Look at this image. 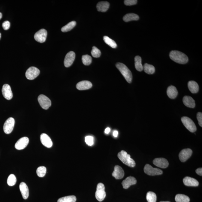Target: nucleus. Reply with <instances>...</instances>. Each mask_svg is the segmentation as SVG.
Returning a JSON list of instances; mask_svg holds the SVG:
<instances>
[{
	"instance_id": "f257e3e1",
	"label": "nucleus",
	"mask_w": 202,
	"mask_h": 202,
	"mask_svg": "<svg viewBox=\"0 0 202 202\" xmlns=\"http://www.w3.org/2000/svg\"><path fill=\"white\" fill-rule=\"evenodd\" d=\"M169 56L171 60L180 64H185L188 61L187 56L180 51H172L170 53Z\"/></svg>"
},
{
	"instance_id": "f03ea898",
	"label": "nucleus",
	"mask_w": 202,
	"mask_h": 202,
	"mask_svg": "<svg viewBox=\"0 0 202 202\" xmlns=\"http://www.w3.org/2000/svg\"><path fill=\"white\" fill-rule=\"evenodd\" d=\"M118 156L120 160L127 166L134 167L136 165L135 161L131 158L130 155L128 154L126 152L121 151L118 153Z\"/></svg>"
},
{
	"instance_id": "7ed1b4c3",
	"label": "nucleus",
	"mask_w": 202,
	"mask_h": 202,
	"mask_svg": "<svg viewBox=\"0 0 202 202\" xmlns=\"http://www.w3.org/2000/svg\"><path fill=\"white\" fill-rule=\"evenodd\" d=\"M116 66L122 75L124 76L128 83H131L133 76L131 72L127 67L124 64L121 63H117Z\"/></svg>"
},
{
	"instance_id": "20e7f679",
	"label": "nucleus",
	"mask_w": 202,
	"mask_h": 202,
	"mask_svg": "<svg viewBox=\"0 0 202 202\" xmlns=\"http://www.w3.org/2000/svg\"><path fill=\"white\" fill-rule=\"evenodd\" d=\"M95 198L98 201H102L106 197V193L105 191V186L103 183L98 184L95 194Z\"/></svg>"
},
{
	"instance_id": "39448f33",
	"label": "nucleus",
	"mask_w": 202,
	"mask_h": 202,
	"mask_svg": "<svg viewBox=\"0 0 202 202\" xmlns=\"http://www.w3.org/2000/svg\"><path fill=\"white\" fill-rule=\"evenodd\" d=\"M182 123L189 131L194 133L197 130V127L193 121L188 117L184 116L181 118Z\"/></svg>"
},
{
	"instance_id": "423d86ee",
	"label": "nucleus",
	"mask_w": 202,
	"mask_h": 202,
	"mask_svg": "<svg viewBox=\"0 0 202 202\" xmlns=\"http://www.w3.org/2000/svg\"><path fill=\"white\" fill-rule=\"evenodd\" d=\"M144 172L149 176L160 175L163 172L161 170L157 168H154L149 164H146L144 168Z\"/></svg>"
},
{
	"instance_id": "0eeeda50",
	"label": "nucleus",
	"mask_w": 202,
	"mask_h": 202,
	"mask_svg": "<svg viewBox=\"0 0 202 202\" xmlns=\"http://www.w3.org/2000/svg\"><path fill=\"white\" fill-rule=\"evenodd\" d=\"M39 104L42 108L47 110L50 107L51 105V100L45 95H41L38 98Z\"/></svg>"
},
{
	"instance_id": "6e6552de",
	"label": "nucleus",
	"mask_w": 202,
	"mask_h": 202,
	"mask_svg": "<svg viewBox=\"0 0 202 202\" xmlns=\"http://www.w3.org/2000/svg\"><path fill=\"white\" fill-rule=\"evenodd\" d=\"M40 72V71L37 68L31 67L26 72V77L29 80H33L39 76Z\"/></svg>"
},
{
	"instance_id": "1a4fd4ad",
	"label": "nucleus",
	"mask_w": 202,
	"mask_h": 202,
	"mask_svg": "<svg viewBox=\"0 0 202 202\" xmlns=\"http://www.w3.org/2000/svg\"><path fill=\"white\" fill-rule=\"evenodd\" d=\"M15 125V120L13 118L10 117L8 118L4 124V132L6 134H9L13 131Z\"/></svg>"
},
{
	"instance_id": "9d476101",
	"label": "nucleus",
	"mask_w": 202,
	"mask_h": 202,
	"mask_svg": "<svg viewBox=\"0 0 202 202\" xmlns=\"http://www.w3.org/2000/svg\"><path fill=\"white\" fill-rule=\"evenodd\" d=\"M47 32L44 29H41L35 34L34 38L36 41L40 43H44L46 40Z\"/></svg>"
},
{
	"instance_id": "9b49d317",
	"label": "nucleus",
	"mask_w": 202,
	"mask_h": 202,
	"mask_svg": "<svg viewBox=\"0 0 202 202\" xmlns=\"http://www.w3.org/2000/svg\"><path fill=\"white\" fill-rule=\"evenodd\" d=\"M192 150L190 149H183L179 153V159L182 162L186 161L192 155Z\"/></svg>"
},
{
	"instance_id": "f8f14e48",
	"label": "nucleus",
	"mask_w": 202,
	"mask_h": 202,
	"mask_svg": "<svg viewBox=\"0 0 202 202\" xmlns=\"http://www.w3.org/2000/svg\"><path fill=\"white\" fill-rule=\"evenodd\" d=\"M29 142V138L26 137L21 138L15 144V148L19 150L23 149L28 145Z\"/></svg>"
},
{
	"instance_id": "ddd939ff",
	"label": "nucleus",
	"mask_w": 202,
	"mask_h": 202,
	"mask_svg": "<svg viewBox=\"0 0 202 202\" xmlns=\"http://www.w3.org/2000/svg\"><path fill=\"white\" fill-rule=\"evenodd\" d=\"M75 58V53L73 51H70L66 54L65 57L64 65L66 68L69 67L73 63Z\"/></svg>"
},
{
	"instance_id": "4468645a",
	"label": "nucleus",
	"mask_w": 202,
	"mask_h": 202,
	"mask_svg": "<svg viewBox=\"0 0 202 202\" xmlns=\"http://www.w3.org/2000/svg\"><path fill=\"white\" fill-rule=\"evenodd\" d=\"M2 91L3 96L6 99L10 100L13 98V94L10 85L4 84L3 86Z\"/></svg>"
},
{
	"instance_id": "2eb2a0df",
	"label": "nucleus",
	"mask_w": 202,
	"mask_h": 202,
	"mask_svg": "<svg viewBox=\"0 0 202 202\" xmlns=\"http://www.w3.org/2000/svg\"><path fill=\"white\" fill-rule=\"evenodd\" d=\"M153 162L156 166L162 168H166L169 165L168 161L164 158H156L153 160Z\"/></svg>"
},
{
	"instance_id": "dca6fc26",
	"label": "nucleus",
	"mask_w": 202,
	"mask_h": 202,
	"mask_svg": "<svg viewBox=\"0 0 202 202\" xmlns=\"http://www.w3.org/2000/svg\"><path fill=\"white\" fill-rule=\"evenodd\" d=\"M40 140L42 145L47 148H50L52 146V141L50 137L46 134H42L40 136Z\"/></svg>"
},
{
	"instance_id": "f3484780",
	"label": "nucleus",
	"mask_w": 202,
	"mask_h": 202,
	"mask_svg": "<svg viewBox=\"0 0 202 202\" xmlns=\"http://www.w3.org/2000/svg\"><path fill=\"white\" fill-rule=\"evenodd\" d=\"M112 175L116 179H121L123 178L124 176L123 169L119 165H116L115 167L114 170Z\"/></svg>"
},
{
	"instance_id": "a211bd4d",
	"label": "nucleus",
	"mask_w": 202,
	"mask_h": 202,
	"mask_svg": "<svg viewBox=\"0 0 202 202\" xmlns=\"http://www.w3.org/2000/svg\"><path fill=\"white\" fill-rule=\"evenodd\" d=\"M92 83L88 80H83L77 83L76 87L80 90H87L91 89L92 86Z\"/></svg>"
},
{
	"instance_id": "6ab92c4d",
	"label": "nucleus",
	"mask_w": 202,
	"mask_h": 202,
	"mask_svg": "<svg viewBox=\"0 0 202 202\" xmlns=\"http://www.w3.org/2000/svg\"><path fill=\"white\" fill-rule=\"evenodd\" d=\"M137 183V180L135 177L132 176L127 177L123 181L122 184L124 189H127L132 185H135Z\"/></svg>"
},
{
	"instance_id": "aec40b11",
	"label": "nucleus",
	"mask_w": 202,
	"mask_h": 202,
	"mask_svg": "<svg viewBox=\"0 0 202 202\" xmlns=\"http://www.w3.org/2000/svg\"><path fill=\"white\" fill-rule=\"evenodd\" d=\"M183 183L185 186H198L199 182L196 179L193 178L186 177L183 179Z\"/></svg>"
},
{
	"instance_id": "412c9836",
	"label": "nucleus",
	"mask_w": 202,
	"mask_h": 202,
	"mask_svg": "<svg viewBox=\"0 0 202 202\" xmlns=\"http://www.w3.org/2000/svg\"><path fill=\"white\" fill-rule=\"evenodd\" d=\"M19 188L23 198L24 199H27L29 196V189L27 185L25 182H21Z\"/></svg>"
},
{
	"instance_id": "4be33fe9",
	"label": "nucleus",
	"mask_w": 202,
	"mask_h": 202,
	"mask_svg": "<svg viewBox=\"0 0 202 202\" xmlns=\"http://www.w3.org/2000/svg\"><path fill=\"white\" fill-rule=\"evenodd\" d=\"M184 104L186 107L190 108H194L195 107V101L192 98L189 96H185L183 99Z\"/></svg>"
},
{
	"instance_id": "5701e85b",
	"label": "nucleus",
	"mask_w": 202,
	"mask_h": 202,
	"mask_svg": "<svg viewBox=\"0 0 202 202\" xmlns=\"http://www.w3.org/2000/svg\"><path fill=\"white\" fill-rule=\"evenodd\" d=\"M110 6L107 2H101L97 4L96 7L98 11L105 12L108 10Z\"/></svg>"
},
{
	"instance_id": "b1692460",
	"label": "nucleus",
	"mask_w": 202,
	"mask_h": 202,
	"mask_svg": "<svg viewBox=\"0 0 202 202\" xmlns=\"http://www.w3.org/2000/svg\"><path fill=\"white\" fill-rule=\"evenodd\" d=\"M167 95L170 98L174 99L178 95V91L176 88L173 86H170L167 89Z\"/></svg>"
},
{
	"instance_id": "393cba45",
	"label": "nucleus",
	"mask_w": 202,
	"mask_h": 202,
	"mask_svg": "<svg viewBox=\"0 0 202 202\" xmlns=\"http://www.w3.org/2000/svg\"><path fill=\"white\" fill-rule=\"evenodd\" d=\"M188 87L192 93H196L199 91L198 83L194 81H190L188 83Z\"/></svg>"
},
{
	"instance_id": "a878e982",
	"label": "nucleus",
	"mask_w": 202,
	"mask_h": 202,
	"mask_svg": "<svg viewBox=\"0 0 202 202\" xmlns=\"http://www.w3.org/2000/svg\"><path fill=\"white\" fill-rule=\"evenodd\" d=\"M139 17L137 14L134 13L127 14L123 18L124 22H128L131 21H137L139 20Z\"/></svg>"
},
{
	"instance_id": "bb28decb",
	"label": "nucleus",
	"mask_w": 202,
	"mask_h": 202,
	"mask_svg": "<svg viewBox=\"0 0 202 202\" xmlns=\"http://www.w3.org/2000/svg\"><path fill=\"white\" fill-rule=\"evenodd\" d=\"M135 66L136 69L139 72L143 70V66L142 64V58L139 56H136L135 57Z\"/></svg>"
},
{
	"instance_id": "cd10ccee",
	"label": "nucleus",
	"mask_w": 202,
	"mask_h": 202,
	"mask_svg": "<svg viewBox=\"0 0 202 202\" xmlns=\"http://www.w3.org/2000/svg\"><path fill=\"white\" fill-rule=\"evenodd\" d=\"M175 201L176 202H189V197L184 194H178L176 196Z\"/></svg>"
},
{
	"instance_id": "c85d7f7f",
	"label": "nucleus",
	"mask_w": 202,
	"mask_h": 202,
	"mask_svg": "<svg viewBox=\"0 0 202 202\" xmlns=\"http://www.w3.org/2000/svg\"><path fill=\"white\" fill-rule=\"evenodd\" d=\"M77 198L74 195L68 196L59 198L57 202H76Z\"/></svg>"
},
{
	"instance_id": "c756f323",
	"label": "nucleus",
	"mask_w": 202,
	"mask_h": 202,
	"mask_svg": "<svg viewBox=\"0 0 202 202\" xmlns=\"http://www.w3.org/2000/svg\"><path fill=\"white\" fill-rule=\"evenodd\" d=\"M76 24L77 23L75 21H72L62 27L61 29L62 31L63 32H66L70 31L75 26Z\"/></svg>"
},
{
	"instance_id": "7c9ffc66",
	"label": "nucleus",
	"mask_w": 202,
	"mask_h": 202,
	"mask_svg": "<svg viewBox=\"0 0 202 202\" xmlns=\"http://www.w3.org/2000/svg\"><path fill=\"white\" fill-rule=\"evenodd\" d=\"M144 71L148 74H152L155 72V68L153 65L145 63L143 66Z\"/></svg>"
},
{
	"instance_id": "2f4dec72",
	"label": "nucleus",
	"mask_w": 202,
	"mask_h": 202,
	"mask_svg": "<svg viewBox=\"0 0 202 202\" xmlns=\"http://www.w3.org/2000/svg\"><path fill=\"white\" fill-rule=\"evenodd\" d=\"M103 40H104V42L107 44L109 45V46L111 47L112 48H115L117 47V45L116 44L115 41L112 40V39H110V38L108 37V36H104V37H103Z\"/></svg>"
},
{
	"instance_id": "473e14b6",
	"label": "nucleus",
	"mask_w": 202,
	"mask_h": 202,
	"mask_svg": "<svg viewBox=\"0 0 202 202\" xmlns=\"http://www.w3.org/2000/svg\"><path fill=\"white\" fill-rule=\"evenodd\" d=\"M47 172V168L44 166L39 167L36 170V173L39 177H43L45 176Z\"/></svg>"
},
{
	"instance_id": "72a5a7b5",
	"label": "nucleus",
	"mask_w": 202,
	"mask_h": 202,
	"mask_svg": "<svg viewBox=\"0 0 202 202\" xmlns=\"http://www.w3.org/2000/svg\"><path fill=\"white\" fill-rule=\"evenodd\" d=\"M146 199L148 202H156V195L155 193L149 191L146 194Z\"/></svg>"
},
{
	"instance_id": "f704fd0d",
	"label": "nucleus",
	"mask_w": 202,
	"mask_h": 202,
	"mask_svg": "<svg viewBox=\"0 0 202 202\" xmlns=\"http://www.w3.org/2000/svg\"><path fill=\"white\" fill-rule=\"evenodd\" d=\"M82 60L83 64L86 66H89L92 63V58L88 55L83 56Z\"/></svg>"
},
{
	"instance_id": "c9c22d12",
	"label": "nucleus",
	"mask_w": 202,
	"mask_h": 202,
	"mask_svg": "<svg viewBox=\"0 0 202 202\" xmlns=\"http://www.w3.org/2000/svg\"><path fill=\"white\" fill-rule=\"evenodd\" d=\"M17 179L14 174H11L9 176L7 179L8 184L10 186H13L16 184Z\"/></svg>"
},
{
	"instance_id": "e433bc0d",
	"label": "nucleus",
	"mask_w": 202,
	"mask_h": 202,
	"mask_svg": "<svg viewBox=\"0 0 202 202\" xmlns=\"http://www.w3.org/2000/svg\"><path fill=\"white\" fill-rule=\"evenodd\" d=\"M92 57L95 58H98L101 56V52L98 48L95 47H93L91 52Z\"/></svg>"
},
{
	"instance_id": "4c0bfd02",
	"label": "nucleus",
	"mask_w": 202,
	"mask_h": 202,
	"mask_svg": "<svg viewBox=\"0 0 202 202\" xmlns=\"http://www.w3.org/2000/svg\"><path fill=\"white\" fill-rule=\"evenodd\" d=\"M85 142L87 145L92 146L94 144V138L92 136H86L85 138Z\"/></svg>"
},
{
	"instance_id": "58836bf2",
	"label": "nucleus",
	"mask_w": 202,
	"mask_h": 202,
	"mask_svg": "<svg viewBox=\"0 0 202 202\" xmlns=\"http://www.w3.org/2000/svg\"><path fill=\"white\" fill-rule=\"evenodd\" d=\"M137 0H125L124 1V4L127 6L135 5L137 4Z\"/></svg>"
},
{
	"instance_id": "ea45409f",
	"label": "nucleus",
	"mask_w": 202,
	"mask_h": 202,
	"mask_svg": "<svg viewBox=\"0 0 202 202\" xmlns=\"http://www.w3.org/2000/svg\"><path fill=\"white\" fill-rule=\"evenodd\" d=\"M197 119L198 121V124L201 127H202V113L201 112H198L197 114Z\"/></svg>"
},
{
	"instance_id": "a19ab883",
	"label": "nucleus",
	"mask_w": 202,
	"mask_h": 202,
	"mask_svg": "<svg viewBox=\"0 0 202 202\" xmlns=\"http://www.w3.org/2000/svg\"><path fill=\"white\" fill-rule=\"evenodd\" d=\"M10 27V22L8 21H6L3 23L2 24V27L5 30H7L9 29Z\"/></svg>"
},
{
	"instance_id": "79ce46f5",
	"label": "nucleus",
	"mask_w": 202,
	"mask_h": 202,
	"mask_svg": "<svg viewBox=\"0 0 202 202\" xmlns=\"http://www.w3.org/2000/svg\"><path fill=\"white\" fill-rule=\"evenodd\" d=\"M196 173L198 175L202 176V168H198L196 170Z\"/></svg>"
},
{
	"instance_id": "37998d69",
	"label": "nucleus",
	"mask_w": 202,
	"mask_h": 202,
	"mask_svg": "<svg viewBox=\"0 0 202 202\" xmlns=\"http://www.w3.org/2000/svg\"><path fill=\"white\" fill-rule=\"evenodd\" d=\"M110 131V129L109 127L107 128L105 130L104 133L106 134H108Z\"/></svg>"
},
{
	"instance_id": "c03bdc74",
	"label": "nucleus",
	"mask_w": 202,
	"mask_h": 202,
	"mask_svg": "<svg viewBox=\"0 0 202 202\" xmlns=\"http://www.w3.org/2000/svg\"><path fill=\"white\" fill-rule=\"evenodd\" d=\"M118 133L117 131L115 130L113 132V136L114 137H117L118 136Z\"/></svg>"
},
{
	"instance_id": "a18cd8bd",
	"label": "nucleus",
	"mask_w": 202,
	"mask_h": 202,
	"mask_svg": "<svg viewBox=\"0 0 202 202\" xmlns=\"http://www.w3.org/2000/svg\"><path fill=\"white\" fill-rule=\"evenodd\" d=\"M2 14L1 13H0V20H1L2 18Z\"/></svg>"
},
{
	"instance_id": "49530a36",
	"label": "nucleus",
	"mask_w": 202,
	"mask_h": 202,
	"mask_svg": "<svg viewBox=\"0 0 202 202\" xmlns=\"http://www.w3.org/2000/svg\"><path fill=\"white\" fill-rule=\"evenodd\" d=\"M1 33H0V39L1 38Z\"/></svg>"
},
{
	"instance_id": "de8ad7c7",
	"label": "nucleus",
	"mask_w": 202,
	"mask_h": 202,
	"mask_svg": "<svg viewBox=\"0 0 202 202\" xmlns=\"http://www.w3.org/2000/svg\"><path fill=\"white\" fill-rule=\"evenodd\" d=\"M160 202H170L169 201H161Z\"/></svg>"
}]
</instances>
